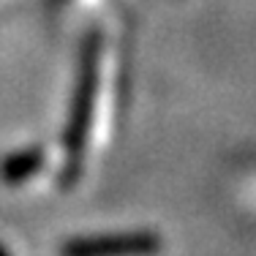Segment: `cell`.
I'll use <instances>...</instances> for the list:
<instances>
[{
    "label": "cell",
    "instance_id": "cell-1",
    "mask_svg": "<svg viewBox=\"0 0 256 256\" xmlns=\"http://www.w3.org/2000/svg\"><path fill=\"white\" fill-rule=\"evenodd\" d=\"M161 246L156 234H112V237H82L63 246L60 256H153Z\"/></svg>",
    "mask_w": 256,
    "mask_h": 256
},
{
    "label": "cell",
    "instance_id": "cell-2",
    "mask_svg": "<svg viewBox=\"0 0 256 256\" xmlns=\"http://www.w3.org/2000/svg\"><path fill=\"white\" fill-rule=\"evenodd\" d=\"M93 93H96V50H90L88 58H84V68H82V79H79L74 109H71V126H68V134H66V148L71 153L68 166H76L79 164V153H82V144H84L82 139H84V131H88V123H90Z\"/></svg>",
    "mask_w": 256,
    "mask_h": 256
},
{
    "label": "cell",
    "instance_id": "cell-3",
    "mask_svg": "<svg viewBox=\"0 0 256 256\" xmlns=\"http://www.w3.org/2000/svg\"><path fill=\"white\" fill-rule=\"evenodd\" d=\"M38 166H41V153L38 150H22V153H14V156H8L3 161L0 178H3L6 182H20V180L30 178Z\"/></svg>",
    "mask_w": 256,
    "mask_h": 256
},
{
    "label": "cell",
    "instance_id": "cell-4",
    "mask_svg": "<svg viewBox=\"0 0 256 256\" xmlns=\"http://www.w3.org/2000/svg\"><path fill=\"white\" fill-rule=\"evenodd\" d=\"M0 256H8V254H6V248H0Z\"/></svg>",
    "mask_w": 256,
    "mask_h": 256
}]
</instances>
